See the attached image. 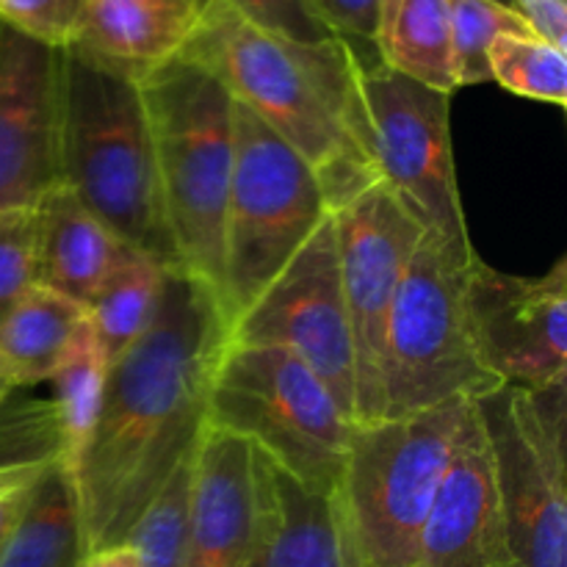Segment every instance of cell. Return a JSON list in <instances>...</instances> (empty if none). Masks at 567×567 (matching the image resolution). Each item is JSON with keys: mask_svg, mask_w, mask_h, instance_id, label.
Listing matches in <instances>:
<instances>
[{"mask_svg": "<svg viewBox=\"0 0 567 567\" xmlns=\"http://www.w3.org/2000/svg\"><path fill=\"white\" fill-rule=\"evenodd\" d=\"M471 402L354 424L332 493L352 567H413Z\"/></svg>", "mask_w": 567, "mask_h": 567, "instance_id": "5", "label": "cell"}, {"mask_svg": "<svg viewBox=\"0 0 567 567\" xmlns=\"http://www.w3.org/2000/svg\"><path fill=\"white\" fill-rule=\"evenodd\" d=\"M338 277L354 347V424L382 419L380 360L388 316L424 236L382 181L332 210Z\"/></svg>", "mask_w": 567, "mask_h": 567, "instance_id": "12", "label": "cell"}, {"mask_svg": "<svg viewBox=\"0 0 567 567\" xmlns=\"http://www.w3.org/2000/svg\"><path fill=\"white\" fill-rule=\"evenodd\" d=\"M192 20L147 0H86L75 48L144 75L181 53Z\"/></svg>", "mask_w": 567, "mask_h": 567, "instance_id": "20", "label": "cell"}, {"mask_svg": "<svg viewBox=\"0 0 567 567\" xmlns=\"http://www.w3.org/2000/svg\"><path fill=\"white\" fill-rule=\"evenodd\" d=\"M491 81L526 100L567 105V50L535 31H509L487 50Z\"/></svg>", "mask_w": 567, "mask_h": 567, "instance_id": "25", "label": "cell"}, {"mask_svg": "<svg viewBox=\"0 0 567 567\" xmlns=\"http://www.w3.org/2000/svg\"><path fill=\"white\" fill-rule=\"evenodd\" d=\"M269 493V460L205 424L192 471L188 567H241L264 526Z\"/></svg>", "mask_w": 567, "mask_h": 567, "instance_id": "15", "label": "cell"}, {"mask_svg": "<svg viewBox=\"0 0 567 567\" xmlns=\"http://www.w3.org/2000/svg\"><path fill=\"white\" fill-rule=\"evenodd\" d=\"M147 3L161 6V9L172 11V14H177V17H183V20L194 22V17H197L199 6H203L205 0H147Z\"/></svg>", "mask_w": 567, "mask_h": 567, "instance_id": "35", "label": "cell"}, {"mask_svg": "<svg viewBox=\"0 0 567 567\" xmlns=\"http://www.w3.org/2000/svg\"><path fill=\"white\" fill-rule=\"evenodd\" d=\"M465 302L476 349L502 385L548 391L567 382V258L537 277L507 275L474 255Z\"/></svg>", "mask_w": 567, "mask_h": 567, "instance_id": "13", "label": "cell"}, {"mask_svg": "<svg viewBox=\"0 0 567 567\" xmlns=\"http://www.w3.org/2000/svg\"><path fill=\"white\" fill-rule=\"evenodd\" d=\"M413 567H509L485 432L474 402L460 426L452 465L421 532Z\"/></svg>", "mask_w": 567, "mask_h": 567, "instance_id": "16", "label": "cell"}, {"mask_svg": "<svg viewBox=\"0 0 567 567\" xmlns=\"http://www.w3.org/2000/svg\"><path fill=\"white\" fill-rule=\"evenodd\" d=\"M509 31H532L529 22L502 0H449V37L457 89L491 83L487 50Z\"/></svg>", "mask_w": 567, "mask_h": 567, "instance_id": "27", "label": "cell"}, {"mask_svg": "<svg viewBox=\"0 0 567 567\" xmlns=\"http://www.w3.org/2000/svg\"><path fill=\"white\" fill-rule=\"evenodd\" d=\"M360 94L380 181L421 230L471 258L476 249L465 225L454 166L452 94L399 75L380 61H360Z\"/></svg>", "mask_w": 567, "mask_h": 567, "instance_id": "10", "label": "cell"}, {"mask_svg": "<svg viewBox=\"0 0 567 567\" xmlns=\"http://www.w3.org/2000/svg\"><path fill=\"white\" fill-rule=\"evenodd\" d=\"M37 214V286L83 305L100 282L136 249L127 247L75 194L53 183L33 203Z\"/></svg>", "mask_w": 567, "mask_h": 567, "instance_id": "17", "label": "cell"}, {"mask_svg": "<svg viewBox=\"0 0 567 567\" xmlns=\"http://www.w3.org/2000/svg\"><path fill=\"white\" fill-rule=\"evenodd\" d=\"M238 11L269 31L297 42H330L338 39L313 11L310 0H230Z\"/></svg>", "mask_w": 567, "mask_h": 567, "instance_id": "30", "label": "cell"}, {"mask_svg": "<svg viewBox=\"0 0 567 567\" xmlns=\"http://www.w3.org/2000/svg\"><path fill=\"white\" fill-rule=\"evenodd\" d=\"M225 336L214 297L169 275L147 336L109 365L92 437L72 471L86 554L125 543L161 487L197 452Z\"/></svg>", "mask_w": 567, "mask_h": 567, "instance_id": "1", "label": "cell"}, {"mask_svg": "<svg viewBox=\"0 0 567 567\" xmlns=\"http://www.w3.org/2000/svg\"><path fill=\"white\" fill-rule=\"evenodd\" d=\"M55 155V183L70 188L127 247L181 275L166 230L153 133L136 72L75 44L59 50Z\"/></svg>", "mask_w": 567, "mask_h": 567, "instance_id": "3", "label": "cell"}, {"mask_svg": "<svg viewBox=\"0 0 567 567\" xmlns=\"http://www.w3.org/2000/svg\"><path fill=\"white\" fill-rule=\"evenodd\" d=\"M371 48L388 70L413 78L435 92H457L449 0H377Z\"/></svg>", "mask_w": 567, "mask_h": 567, "instance_id": "21", "label": "cell"}, {"mask_svg": "<svg viewBox=\"0 0 567 567\" xmlns=\"http://www.w3.org/2000/svg\"><path fill=\"white\" fill-rule=\"evenodd\" d=\"M37 286V214L33 205L0 214V319Z\"/></svg>", "mask_w": 567, "mask_h": 567, "instance_id": "28", "label": "cell"}, {"mask_svg": "<svg viewBox=\"0 0 567 567\" xmlns=\"http://www.w3.org/2000/svg\"><path fill=\"white\" fill-rule=\"evenodd\" d=\"M86 0H0V25L61 50L75 42Z\"/></svg>", "mask_w": 567, "mask_h": 567, "instance_id": "29", "label": "cell"}, {"mask_svg": "<svg viewBox=\"0 0 567 567\" xmlns=\"http://www.w3.org/2000/svg\"><path fill=\"white\" fill-rule=\"evenodd\" d=\"M37 480L39 476H33V480L20 482V485H11V487H6V491H0V551H3V546H6V540H9L14 524L20 520L28 496H31V491H33V482Z\"/></svg>", "mask_w": 567, "mask_h": 567, "instance_id": "32", "label": "cell"}, {"mask_svg": "<svg viewBox=\"0 0 567 567\" xmlns=\"http://www.w3.org/2000/svg\"><path fill=\"white\" fill-rule=\"evenodd\" d=\"M83 554L75 482L55 454L33 482L25 509L0 551V567H78Z\"/></svg>", "mask_w": 567, "mask_h": 567, "instance_id": "22", "label": "cell"}, {"mask_svg": "<svg viewBox=\"0 0 567 567\" xmlns=\"http://www.w3.org/2000/svg\"><path fill=\"white\" fill-rule=\"evenodd\" d=\"M476 404L509 567H567V382Z\"/></svg>", "mask_w": 567, "mask_h": 567, "instance_id": "9", "label": "cell"}, {"mask_svg": "<svg viewBox=\"0 0 567 567\" xmlns=\"http://www.w3.org/2000/svg\"><path fill=\"white\" fill-rule=\"evenodd\" d=\"M225 210V332L332 214L313 166L249 109L233 111Z\"/></svg>", "mask_w": 567, "mask_h": 567, "instance_id": "8", "label": "cell"}, {"mask_svg": "<svg viewBox=\"0 0 567 567\" xmlns=\"http://www.w3.org/2000/svg\"><path fill=\"white\" fill-rule=\"evenodd\" d=\"M316 14L338 39L358 53L360 44H371L374 39L377 0H310Z\"/></svg>", "mask_w": 567, "mask_h": 567, "instance_id": "31", "label": "cell"}, {"mask_svg": "<svg viewBox=\"0 0 567 567\" xmlns=\"http://www.w3.org/2000/svg\"><path fill=\"white\" fill-rule=\"evenodd\" d=\"M105 374H109V363L92 338V330H86L64 365L48 380L53 385V399L48 404L53 452L59 454V463L70 474L92 437L100 402H103Z\"/></svg>", "mask_w": 567, "mask_h": 567, "instance_id": "24", "label": "cell"}, {"mask_svg": "<svg viewBox=\"0 0 567 567\" xmlns=\"http://www.w3.org/2000/svg\"><path fill=\"white\" fill-rule=\"evenodd\" d=\"M233 347H277L302 360L354 424V347L338 277L332 214L227 330Z\"/></svg>", "mask_w": 567, "mask_h": 567, "instance_id": "11", "label": "cell"}, {"mask_svg": "<svg viewBox=\"0 0 567 567\" xmlns=\"http://www.w3.org/2000/svg\"><path fill=\"white\" fill-rule=\"evenodd\" d=\"M86 330L83 305L33 286L0 319V377L11 388L48 382Z\"/></svg>", "mask_w": 567, "mask_h": 567, "instance_id": "19", "label": "cell"}, {"mask_svg": "<svg viewBox=\"0 0 567 567\" xmlns=\"http://www.w3.org/2000/svg\"><path fill=\"white\" fill-rule=\"evenodd\" d=\"M474 255L465 258L430 233L415 244L382 341V419L460 399L480 402L502 388L482 363L471 330L465 271Z\"/></svg>", "mask_w": 567, "mask_h": 567, "instance_id": "7", "label": "cell"}, {"mask_svg": "<svg viewBox=\"0 0 567 567\" xmlns=\"http://www.w3.org/2000/svg\"><path fill=\"white\" fill-rule=\"evenodd\" d=\"M169 275L153 258L136 252L100 282L86 302V321L105 363H116L147 336Z\"/></svg>", "mask_w": 567, "mask_h": 567, "instance_id": "23", "label": "cell"}, {"mask_svg": "<svg viewBox=\"0 0 567 567\" xmlns=\"http://www.w3.org/2000/svg\"><path fill=\"white\" fill-rule=\"evenodd\" d=\"M269 465V507L241 567H352L332 496L310 491L275 463Z\"/></svg>", "mask_w": 567, "mask_h": 567, "instance_id": "18", "label": "cell"}, {"mask_svg": "<svg viewBox=\"0 0 567 567\" xmlns=\"http://www.w3.org/2000/svg\"><path fill=\"white\" fill-rule=\"evenodd\" d=\"M78 567H142V563H138V554L127 543H116V546L83 554Z\"/></svg>", "mask_w": 567, "mask_h": 567, "instance_id": "34", "label": "cell"}, {"mask_svg": "<svg viewBox=\"0 0 567 567\" xmlns=\"http://www.w3.org/2000/svg\"><path fill=\"white\" fill-rule=\"evenodd\" d=\"M208 426L241 437L299 485L332 496L354 424L291 352L225 343L210 377Z\"/></svg>", "mask_w": 567, "mask_h": 567, "instance_id": "6", "label": "cell"}, {"mask_svg": "<svg viewBox=\"0 0 567 567\" xmlns=\"http://www.w3.org/2000/svg\"><path fill=\"white\" fill-rule=\"evenodd\" d=\"M53 457H55V452H39V454H28V457L0 460V491L39 476L44 468H48L50 460Z\"/></svg>", "mask_w": 567, "mask_h": 567, "instance_id": "33", "label": "cell"}, {"mask_svg": "<svg viewBox=\"0 0 567 567\" xmlns=\"http://www.w3.org/2000/svg\"><path fill=\"white\" fill-rule=\"evenodd\" d=\"M14 391V388L9 385V382L3 380V377H0V408H3V402H6V396H9V393Z\"/></svg>", "mask_w": 567, "mask_h": 567, "instance_id": "36", "label": "cell"}, {"mask_svg": "<svg viewBox=\"0 0 567 567\" xmlns=\"http://www.w3.org/2000/svg\"><path fill=\"white\" fill-rule=\"evenodd\" d=\"M138 86L177 269L214 297L225 321V210L236 100L208 70L183 55L138 75Z\"/></svg>", "mask_w": 567, "mask_h": 567, "instance_id": "4", "label": "cell"}, {"mask_svg": "<svg viewBox=\"0 0 567 567\" xmlns=\"http://www.w3.org/2000/svg\"><path fill=\"white\" fill-rule=\"evenodd\" d=\"M208 70L319 175L330 208L380 181L360 94V59L343 39L297 42L230 0H205L181 53Z\"/></svg>", "mask_w": 567, "mask_h": 567, "instance_id": "2", "label": "cell"}, {"mask_svg": "<svg viewBox=\"0 0 567 567\" xmlns=\"http://www.w3.org/2000/svg\"><path fill=\"white\" fill-rule=\"evenodd\" d=\"M194 454L169 476L158 496L127 535L142 567H188V515H192Z\"/></svg>", "mask_w": 567, "mask_h": 567, "instance_id": "26", "label": "cell"}, {"mask_svg": "<svg viewBox=\"0 0 567 567\" xmlns=\"http://www.w3.org/2000/svg\"><path fill=\"white\" fill-rule=\"evenodd\" d=\"M59 50L0 25V214L59 181Z\"/></svg>", "mask_w": 567, "mask_h": 567, "instance_id": "14", "label": "cell"}]
</instances>
